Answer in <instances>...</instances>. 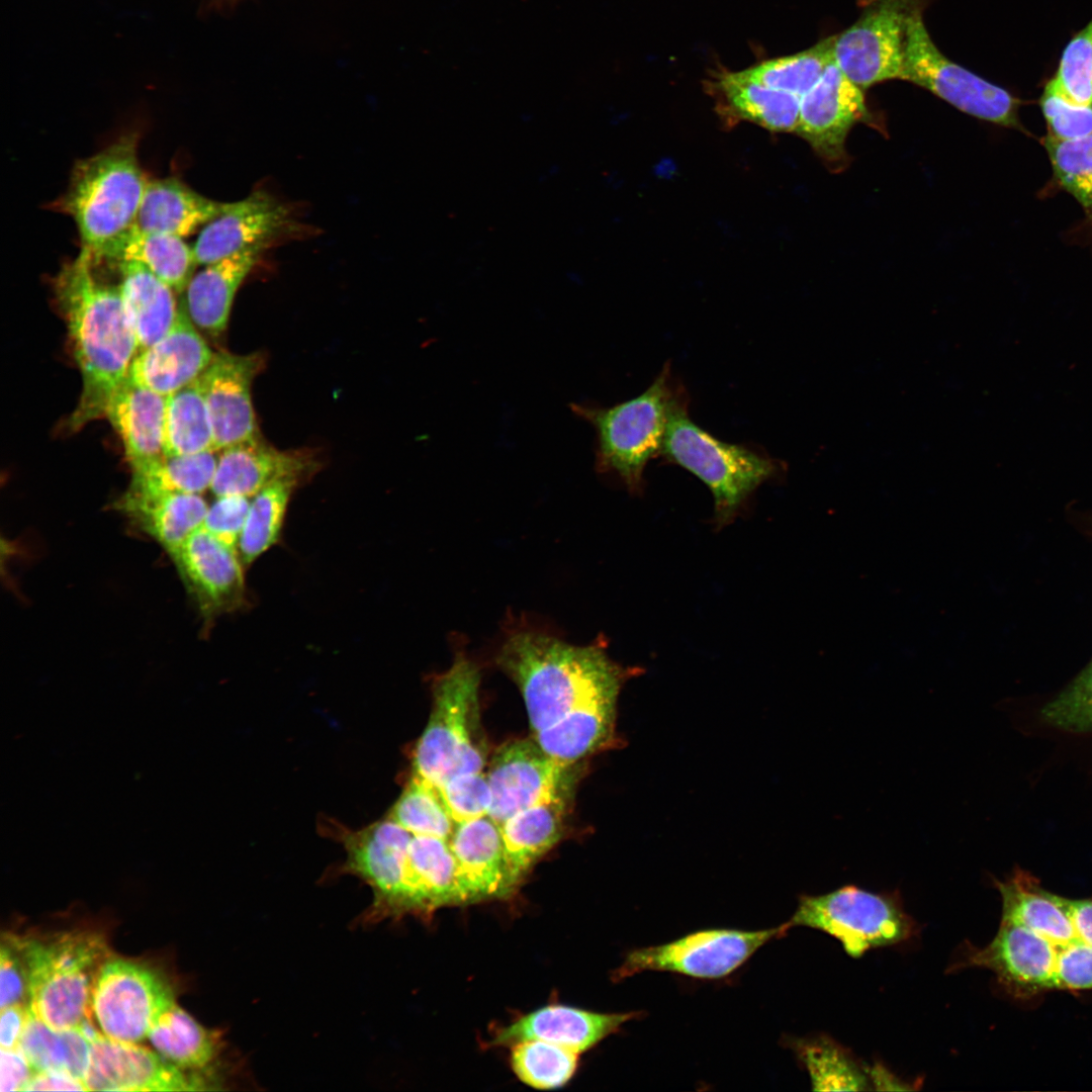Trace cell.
<instances>
[{"mask_svg":"<svg viewBox=\"0 0 1092 1092\" xmlns=\"http://www.w3.org/2000/svg\"><path fill=\"white\" fill-rule=\"evenodd\" d=\"M98 259L82 248L54 279V294L82 377L79 402L69 420L78 430L105 416L109 399L127 378L139 352L118 282L97 274Z\"/></svg>","mask_w":1092,"mask_h":1092,"instance_id":"1","label":"cell"},{"mask_svg":"<svg viewBox=\"0 0 1092 1092\" xmlns=\"http://www.w3.org/2000/svg\"><path fill=\"white\" fill-rule=\"evenodd\" d=\"M496 663L518 686L534 734L578 708L618 699L630 675L599 643L574 645L531 628L507 634Z\"/></svg>","mask_w":1092,"mask_h":1092,"instance_id":"2","label":"cell"},{"mask_svg":"<svg viewBox=\"0 0 1092 1092\" xmlns=\"http://www.w3.org/2000/svg\"><path fill=\"white\" fill-rule=\"evenodd\" d=\"M148 181L138 136L126 134L75 163L57 206L74 219L82 248L97 254L135 224Z\"/></svg>","mask_w":1092,"mask_h":1092,"instance_id":"3","label":"cell"},{"mask_svg":"<svg viewBox=\"0 0 1092 1092\" xmlns=\"http://www.w3.org/2000/svg\"><path fill=\"white\" fill-rule=\"evenodd\" d=\"M687 395L667 362L647 389L632 399L608 407L578 403L570 407L596 430L597 469L639 491L647 463L660 455L669 417Z\"/></svg>","mask_w":1092,"mask_h":1092,"instance_id":"4","label":"cell"},{"mask_svg":"<svg viewBox=\"0 0 1092 1092\" xmlns=\"http://www.w3.org/2000/svg\"><path fill=\"white\" fill-rule=\"evenodd\" d=\"M18 940L28 974L29 1011L56 1030L82 1026L107 953L103 937L74 930Z\"/></svg>","mask_w":1092,"mask_h":1092,"instance_id":"5","label":"cell"},{"mask_svg":"<svg viewBox=\"0 0 1092 1092\" xmlns=\"http://www.w3.org/2000/svg\"><path fill=\"white\" fill-rule=\"evenodd\" d=\"M659 456L710 488L718 526L728 524L759 485L784 469L782 462L766 453L723 442L699 427L689 415V395L669 417Z\"/></svg>","mask_w":1092,"mask_h":1092,"instance_id":"6","label":"cell"},{"mask_svg":"<svg viewBox=\"0 0 1092 1092\" xmlns=\"http://www.w3.org/2000/svg\"><path fill=\"white\" fill-rule=\"evenodd\" d=\"M480 673L458 652L433 685V708L414 751L413 774L436 788L462 774L482 771L484 758L475 742Z\"/></svg>","mask_w":1092,"mask_h":1092,"instance_id":"7","label":"cell"},{"mask_svg":"<svg viewBox=\"0 0 1092 1092\" xmlns=\"http://www.w3.org/2000/svg\"><path fill=\"white\" fill-rule=\"evenodd\" d=\"M788 929L806 926L837 939L845 952L859 958L866 951L899 944L919 931L904 910L899 893H873L847 885L824 895H803Z\"/></svg>","mask_w":1092,"mask_h":1092,"instance_id":"8","label":"cell"},{"mask_svg":"<svg viewBox=\"0 0 1092 1092\" xmlns=\"http://www.w3.org/2000/svg\"><path fill=\"white\" fill-rule=\"evenodd\" d=\"M922 10L923 6L916 8L907 21L900 80L930 91L969 115L1024 130L1018 118L1021 100L941 54L924 25Z\"/></svg>","mask_w":1092,"mask_h":1092,"instance_id":"9","label":"cell"},{"mask_svg":"<svg viewBox=\"0 0 1092 1092\" xmlns=\"http://www.w3.org/2000/svg\"><path fill=\"white\" fill-rule=\"evenodd\" d=\"M175 1004L173 991L151 967L123 959L106 960L92 991L91 1008L102 1033L114 1040L148 1037L160 1017Z\"/></svg>","mask_w":1092,"mask_h":1092,"instance_id":"10","label":"cell"},{"mask_svg":"<svg viewBox=\"0 0 1092 1092\" xmlns=\"http://www.w3.org/2000/svg\"><path fill=\"white\" fill-rule=\"evenodd\" d=\"M782 925L764 930L707 929L661 945L630 951L616 971L624 979L644 971L671 972L698 979H720L742 966L767 941L784 936Z\"/></svg>","mask_w":1092,"mask_h":1092,"instance_id":"11","label":"cell"},{"mask_svg":"<svg viewBox=\"0 0 1092 1092\" xmlns=\"http://www.w3.org/2000/svg\"><path fill=\"white\" fill-rule=\"evenodd\" d=\"M925 0H867L857 20L836 34L833 57L859 88L900 79L907 21Z\"/></svg>","mask_w":1092,"mask_h":1092,"instance_id":"12","label":"cell"},{"mask_svg":"<svg viewBox=\"0 0 1092 1092\" xmlns=\"http://www.w3.org/2000/svg\"><path fill=\"white\" fill-rule=\"evenodd\" d=\"M574 765L552 757L535 740L503 745L486 774L491 791L489 818L500 825L520 811L567 799L576 778Z\"/></svg>","mask_w":1092,"mask_h":1092,"instance_id":"13","label":"cell"},{"mask_svg":"<svg viewBox=\"0 0 1092 1092\" xmlns=\"http://www.w3.org/2000/svg\"><path fill=\"white\" fill-rule=\"evenodd\" d=\"M1058 948L1032 930L1001 920L997 934L987 945L966 946L948 971L970 967L989 970L1009 995L1028 999L1056 989Z\"/></svg>","mask_w":1092,"mask_h":1092,"instance_id":"14","label":"cell"},{"mask_svg":"<svg viewBox=\"0 0 1092 1092\" xmlns=\"http://www.w3.org/2000/svg\"><path fill=\"white\" fill-rule=\"evenodd\" d=\"M170 557L205 621L245 606V564L236 546L201 526Z\"/></svg>","mask_w":1092,"mask_h":1092,"instance_id":"15","label":"cell"},{"mask_svg":"<svg viewBox=\"0 0 1092 1092\" xmlns=\"http://www.w3.org/2000/svg\"><path fill=\"white\" fill-rule=\"evenodd\" d=\"M870 116L862 89L838 67L834 57L801 97L796 133L832 169L846 163L845 140L851 127Z\"/></svg>","mask_w":1092,"mask_h":1092,"instance_id":"16","label":"cell"},{"mask_svg":"<svg viewBox=\"0 0 1092 1092\" xmlns=\"http://www.w3.org/2000/svg\"><path fill=\"white\" fill-rule=\"evenodd\" d=\"M83 1082L86 1091H192L209 1084L145 1046L98 1032L91 1038Z\"/></svg>","mask_w":1092,"mask_h":1092,"instance_id":"17","label":"cell"},{"mask_svg":"<svg viewBox=\"0 0 1092 1092\" xmlns=\"http://www.w3.org/2000/svg\"><path fill=\"white\" fill-rule=\"evenodd\" d=\"M264 365L259 353L218 352L199 377L212 425L214 450L259 435L251 398L254 378Z\"/></svg>","mask_w":1092,"mask_h":1092,"instance_id":"18","label":"cell"},{"mask_svg":"<svg viewBox=\"0 0 1092 1092\" xmlns=\"http://www.w3.org/2000/svg\"><path fill=\"white\" fill-rule=\"evenodd\" d=\"M287 206L264 190L228 202L221 214L204 225L193 251L197 265H207L249 247L266 244L290 226Z\"/></svg>","mask_w":1092,"mask_h":1092,"instance_id":"19","label":"cell"},{"mask_svg":"<svg viewBox=\"0 0 1092 1092\" xmlns=\"http://www.w3.org/2000/svg\"><path fill=\"white\" fill-rule=\"evenodd\" d=\"M213 354L187 313L180 308L170 331L135 355L127 378L168 396L198 379Z\"/></svg>","mask_w":1092,"mask_h":1092,"instance_id":"20","label":"cell"},{"mask_svg":"<svg viewBox=\"0 0 1092 1092\" xmlns=\"http://www.w3.org/2000/svg\"><path fill=\"white\" fill-rule=\"evenodd\" d=\"M448 843L456 866L458 905L512 894L499 827L489 816L455 824Z\"/></svg>","mask_w":1092,"mask_h":1092,"instance_id":"21","label":"cell"},{"mask_svg":"<svg viewBox=\"0 0 1092 1092\" xmlns=\"http://www.w3.org/2000/svg\"><path fill=\"white\" fill-rule=\"evenodd\" d=\"M221 451L210 486L216 496L251 497L278 479L302 481L316 470V461L309 453L280 451L259 435Z\"/></svg>","mask_w":1092,"mask_h":1092,"instance_id":"22","label":"cell"},{"mask_svg":"<svg viewBox=\"0 0 1092 1092\" xmlns=\"http://www.w3.org/2000/svg\"><path fill=\"white\" fill-rule=\"evenodd\" d=\"M638 1012L598 1013L565 1005H548L500 1028L492 1045H513L524 1040H543L582 1053L619 1030Z\"/></svg>","mask_w":1092,"mask_h":1092,"instance_id":"23","label":"cell"},{"mask_svg":"<svg viewBox=\"0 0 1092 1092\" xmlns=\"http://www.w3.org/2000/svg\"><path fill=\"white\" fill-rule=\"evenodd\" d=\"M718 114L728 124L744 121L774 132H796L801 98L766 87L739 71H720L707 81Z\"/></svg>","mask_w":1092,"mask_h":1092,"instance_id":"24","label":"cell"},{"mask_svg":"<svg viewBox=\"0 0 1092 1092\" xmlns=\"http://www.w3.org/2000/svg\"><path fill=\"white\" fill-rule=\"evenodd\" d=\"M267 247H249L193 274L183 290L182 308L198 330L214 339L224 333L235 295Z\"/></svg>","mask_w":1092,"mask_h":1092,"instance_id":"25","label":"cell"},{"mask_svg":"<svg viewBox=\"0 0 1092 1092\" xmlns=\"http://www.w3.org/2000/svg\"><path fill=\"white\" fill-rule=\"evenodd\" d=\"M448 905H458L456 866L448 840L413 834L405 855L397 919L427 916Z\"/></svg>","mask_w":1092,"mask_h":1092,"instance_id":"26","label":"cell"},{"mask_svg":"<svg viewBox=\"0 0 1092 1092\" xmlns=\"http://www.w3.org/2000/svg\"><path fill=\"white\" fill-rule=\"evenodd\" d=\"M165 407L166 396L128 378L109 399L104 417L119 435L130 467L165 455Z\"/></svg>","mask_w":1092,"mask_h":1092,"instance_id":"27","label":"cell"},{"mask_svg":"<svg viewBox=\"0 0 1092 1092\" xmlns=\"http://www.w3.org/2000/svg\"><path fill=\"white\" fill-rule=\"evenodd\" d=\"M226 203L201 195L179 178L149 179L135 224L184 239L221 214Z\"/></svg>","mask_w":1092,"mask_h":1092,"instance_id":"28","label":"cell"},{"mask_svg":"<svg viewBox=\"0 0 1092 1092\" xmlns=\"http://www.w3.org/2000/svg\"><path fill=\"white\" fill-rule=\"evenodd\" d=\"M1002 900L1001 920L1024 926L1057 947L1080 940L1063 897L1044 890L1030 874L1017 869L1004 881L995 880Z\"/></svg>","mask_w":1092,"mask_h":1092,"instance_id":"29","label":"cell"},{"mask_svg":"<svg viewBox=\"0 0 1092 1092\" xmlns=\"http://www.w3.org/2000/svg\"><path fill=\"white\" fill-rule=\"evenodd\" d=\"M93 254V253H92ZM98 259L136 263L167 283L176 292H183L197 267L193 248L182 238L148 232L136 224L107 243L97 254Z\"/></svg>","mask_w":1092,"mask_h":1092,"instance_id":"30","label":"cell"},{"mask_svg":"<svg viewBox=\"0 0 1092 1092\" xmlns=\"http://www.w3.org/2000/svg\"><path fill=\"white\" fill-rule=\"evenodd\" d=\"M116 507L169 556L203 525L208 511L205 499L196 493L139 495L125 491Z\"/></svg>","mask_w":1092,"mask_h":1092,"instance_id":"31","label":"cell"},{"mask_svg":"<svg viewBox=\"0 0 1092 1092\" xmlns=\"http://www.w3.org/2000/svg\"><path fill=\"white\" fill-rule=\"evenodd\" d=\"M566 799L520 811L499 827L509 887L512 893L533 864L560 839Z\"/></svg>","mask_w":1092,"mask_h":1092,"instance_id":"32","label":"cell"},{"mask_svg":"<svg viewBox=\"0 0 1092 1092\" xmlns=\"http://www.w3.org/2000/svg\"><path fill=\"white\" fill-rule=\"evenodd\" d=\"M116 267L124 309L140 352L161 340L174 325L180 311L176 291L136 263L118 262Z\"/></svg>","mask_w":1092,"mask_h":1092,"instance_id":"33","label":"cell"},{"mask_svg":"<svg viewBox=\"0 0 1092 1092\" xmlns=\"http://www.w3.org/2000/svg\"><path fill=\"white\" fill-rule=\"evenodd\" d=\"M618 699H606L578 708L534 734V740L559 761L578 760L614 744Z\"/></svg>","mask_w":1092,"mask_h":1092,"instance_id":"34","label":"cell"},{"mask_svg":"<svg viewBox=\"0 0 1092 1092\" xmlns=\"http://www.w3.org/2000/svg\"><path fill=\"white\" fill-rule=\"evenodd\" d=\"M97 1032L89 1020L77 1028L56 1030L29 1011L19 1049L34 1072H59L83 1081L91 1038Z\"/></svg>","mask_w":1092,"mask_h":1092,"instance_id":"35","label":"cell"},{"mask_svg":"<svg viewBox=\"0 0 1092 1092\" xmlns=\"http://www.w3.org/2000/svg\"><path fill=\"white\" fill-rule=\"evenodd\" d=\"M217 451L191 455H163L131 467L126 492L139 495L168 493L200 494L210 488L216 470Z\"/></svg>","mask_w":1092,"mask_h":1092,"instance_id":"36","label":"cell"},{"mask_svg":"<svg viewBox=\"0 0 1092 1092\" xmlns=\"http://www.w3.org/2000/svg\"><path fill=\"white\" fill-rule=\"evenodd\" d=\"M158 1053L185 1070H205L218 1057L222 1042L217 1031L199 1024L174 1004L148 1035Z\"/></svg>","mask_w":1092,"mask_h":1092,"instance_id":"37","label":"cell"},{"mask_svg":"<svg viewBox=\"0 0 1092 1092\" xmlns=\"http://www.w3.org/2000/svg\"><path fill=\"white\" fill-rule=\"evenodd\" d=\"M163 444L165 455L170 456L214 450L212 425L199 378L166 396Z\"/></svg>","mask_w":1092,"mask_h":1092,"instance_id":"38","label":"cell"},{"mask_svg":"<svg viewBox=\"0 0 1092 1092\" xmlns=\"http://www.w3.org/2000/svg\"><path fill=\"white\" fill-rule=\"evenodd\" d=\"M788 1043L808 1071L813 1090L870 1089V1068L832 1038L820 1035Z\"/></svg>","mask_w":1092,"mask_h":1092,"instance_id":"39","label":"cell"},{"mask_svg":"<svg viewBox=\"0 0 1092 1092\" xmlns=\"http://www.w3.org/2000/svg\"><path fill=\"white\" fill-rule=\"evenodd\" d=\"M300 482L295 478L278 479L253 496L238 542L245 565L253 563L278 542L288 503Z\"/></svg>","mask_w":1092,"mask_h":1092,"instance_id":"40","label":"cell"},{"mask_svg":"<svg viewBox=\"0 0 1092 1092\" xmlns=\"http://www.w3.org/2000/svg\"><path fill=\"white\" fill-rule=\"evenodd\" d=\"M835 37L836 35L826 37L793 55L767 59L739 73L766 87L801 98L817 82L833 59Z\"/></svg>","mask_w":1092,"mask_h":1092,"instance_id":"41","label":"cell"},{"mask_svg":"<svg viewBox=\"0 0 1092 1092\" xmlns=\"http://www.w3.org/2000/svg\"><path fill=\"white\" fill-rule=\"evenodd\" d=\"M578 1053L543 1040H524L512 1045L511 1066L525 1084L540 1090L565 1085L574 1075Z\"/></svg>","mask_w":1092,"mask_h":1092,"instance_id":"42","label":"cell"},{"mask_svg":"<svg viewBox=\"0 0 1092 1092\" xmlns=\"http://www.w3.org/2000/svg\"><path fill=\"white\" fill-rule=\"evenodd\" d=\"M387 817L414 835L447 840L455 827L437 788L413 772Z\"/></svg>","mask_w":1092,"mask_h":1092,"instance_id":"43","label":"cell"},{"mask_svg":"<svg viewBox=\"0 0 1092 1092\" xmlns=\"http://www.w3.org/2000/svg\"><path fill=\"white\" fill-rule=\"evenodd\" d=\"M1059 184L1083 206L1092 218V134L1078 140L1043 139Z\"/></svg>","mask_w":1092,"mask_h":1092,"instance_id":"44","label":"cell"},{"mask_svg":"<svg viewBox=\"0 0 1092 1092\" xmlns=\"http://www.w3.org/2000/svg\"><path fill=\"white\" fill-rule=\"evenodd\" d=\"M1040 715L1060 730L1092 732V661L1041 708Z\"/></svg>","mask_w":1092,"mask_h":1092,"instance_id":"45","label":"cell"},{"mask_svg":"<svg viewBox=\"0 0 1092 1092\" xmlns=\"http://www.w3.org/2000/svg\"><path fill=\"white\" fill-rule=\"evenodd\" d=\"M1051 80L1073 101L1092 104V19L1067 42Z\"/></svg>","mask_w":1092,"mask_h":1092,"instance_id":"46","label":"cell"},{"mask_svg":"<svg viewBox=\"0 0 1092 1092\" xmlns=\"http://www.w3.org/2000/svg\"><path fill=\"white\" fill-rule=\"evenodd\" d=\"M437 790L455 824L488 816L491 791L487 776L482 771L458 775Z\"/></svg>","mask_w":1092,"mask_h":1092,"instance_id":"47","label":"cell"},{"mask_svg":"<svg viewBox=\"0 0 1092 1092\" xmlns=\"http://www.w3.org/2000/svg\"><path fill=\"white\" fill-rule=\"evenodd\" d=\"M1039 106L1049 127V135L1061 141H1071L1092 134V104L1073 101L1051 79L1044 85Z\"/></svg>","mask_w":1092,"mask_h":1092,"instance_id":"48","label":"cell"},{"mask_svg":"<svg viewBox=\"0 0 1092 1092\" xmlns=\"http://www.w3.org/2000/svg\"><path fill=\"white\" fill-rule=\"evenodd\" d=\"M28 1001V974L17 936L3 938L0 951L1 1009Z\"/></svg>","mask_w":1092,"mask_h":1092,"instance_id":"49","label":"cell"},{"mask_svg":"<svg viewBox=\"0 0 1092 1092\" xmlns=\"http://www.w3.org/2000/svg\"><path fill=\"white\" fill-rule=\"evenodd\" d=\"M1056 989L1070 992L1092 990V946L1077 940L1058 948Z\"/></svg>","mask_w":1092,"mask_h":1092,"instance_id":"50","label":"cell"},{"mask_svg":"<svg viewBox=\"0 0 1092 1092\" xmlns=\"http://www.w3.org/2000/svg\"><path fill=\"white\" fill-rule=\"evenodd\" d=\"M208 508L203 527L224 542L236 546L246 523L250 497L244 495L216 496Z\"/></svg>","mask_w":1092,"mask_h":1092,"instance_id":"51","label":"cell"},{"mask_svg":"<svg viewBox=\"0 0 1092 1092\" xmlns=\"http://www.w3.org/2000/svg\"><path fill=\"white\" fill-rule=\"evenodd\" d=\"M34 1071L19 1048L1 1049L0 1090L2 1092L23 1091Z\"/></svg>","mask_w":1092,"mask_h":1092,"instance_id":"52","label":"cell"},{"mask_svg":"<svg viewBox=\"0 0 1092 1092\" xmlns=\"http://www.w3.org/2000/svg\"><path fill=\"white\" fill-rule=\"evenodd\" d=\"M28 1006L13 1004L1 1009L0 1044L3 1050L19 1048L28 1018Z\"/></svg>","mask_w":1092,"mask_h":1092,"instance_id":"53","label":"cell"},{"mask_svg":"<svg viewBox=\"0 0 1092 1092\" xmlns=\"http://www.w3.org/2000/svg\"><path fill=\"white\" fill-rule=\"evenodd\" d=\"M23 1091H86L83 1081L51 1071L34 1072Z\"/></svg>","mask_w":1092,"mask_h":1092,"instance_id":"54","label":"cell"},{"mask_svg":"<svg viewBox=\"0 0 1092 1092\" xmlns=\"http://www.w3.org/2000/svg\"><path fill=\"white\" fill-rule=\"evenodd\" d=\"M1063 903L1079 939L1092 946V898L1072 900L1063 897Z\"/></svg>","mask_w":1092,"mask_h":1092,"instance_id":"55","label":"cell"}]
</instances>
